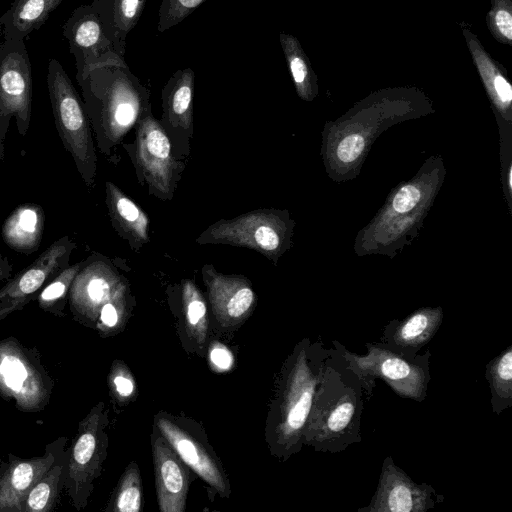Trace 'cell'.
<instances>
[{
	"mask_svg": "<svg viewBox=\"0 0 512 512\" xmlns=\"http://www.w3.org/2000/svg\"><path fill=\"white\" fill-rule=\"evenodd\" d=\"M441 323V313L419 311L399 324H390L384 332L385 343H380L403 356L414 357L437 331Z\"/></svg>",
	"mask_w": 512,
	"mask_h": 512,
	"instance_id": "cell-22",
	"label": "cell"
},
{
	"mask_svg": "<svg viewBox=\"0 0 512 512\" xmlns=\"http://www.w3.org/2000/svg\"><path fill=\"white\" fill-rule=\"evenodd\" d=\"M181 300L189 336L197 344L204 345L208 330L207 306L201 291L193 280H182Z\"/></svg>",
	"mask_w": 512,
	"mask_h": 512,
	"instance_id": "cell-26",
	"label": "cell"
},
{
	"mask_svg": "<svg viewBox=\"0 0 512 512\" xmlns=\"http://www.w3.org/2000/svg\"><path fill=\"white\" fill-rule=\"evenodd\" d=\"M107 424L108 411L98 402L79 422L76 437L66 449L63 488L78 511L87 506L94 481L101 474L107 456Z\"/></svg>",
	"mask_w": 512,
	"mask_h": 512,
	"instance_id": "cell-7",
	"label": "cell"
},
{
	"mask_svg": "<svg viewBox=\"0 0 512 512\" xmlns=\"http://www.w3.org/2000/svg\"><path fill=\"white\" fill-rule=\"evenodd\" d=\"M63 0H14L0 17L4 40L24 41L38 30Z\"/></svg>",
	"mask_w": 512,
	"mask_h": 512,
	"instance_id": "cell-24",
	"label": "cell"
},
{
	"mask_svg": "<svg viewBox=\"0 0 512 512\" xmlns=\"http://www.w3.org/2000/svg\"><path fill=\"white\" fill-rule=\"evenodd\" d=\"M201 271L217 321L223 327L241 323L251 313L256 302L250 280L243 275L218 272L212 264H205Z\"/></svg>",
	"mask_w": 512,
	"mask_h": 512,
	"instance_id": "cell-16",
	"label": "cell"
},
{
	"mask_svg": "<svg viewBox=\"0 0 512 512\" xmlns=\"http://www.w3.org/2000/svg\"><path fill=\"white\" fill-rule=\"evenodd\" d=\"M134 131V141L122 143V146L133 164L139 184L146 186L148 194L157 199L172 200L186 168V160L173 155L171 142L152 110L138 120Z\"/></svg>",
	"mask_w": 512,
	"mask_h": 512,
	"instance_id": "cell-5",
	"label": "cell"
},
{
	"mask_svg": "<svg viewBox=\"0 0 512 512\" xmlns=\"http://www.w3.org/2000/svg\"><path fill=\"white\" fill-rule=\"evenodd\" d=\"M155 427L187 466L215 488L221 496H229V483L210 448L167 416L155 417Z\"/></svg>",
	"mask_w": 512,
	"mask_h": 512,
	"instance_id": "cell-18",
	"label": "cell"
},
{
	"mask_svg": "<svg viewBox=\"0 0 512 512\" xmlns=\"http://www.w3.org/2000/svg\"><path fill=\"white\" fill-rule=\"evenodd\" d=\"M47 87L57 132L70 153L85 185L92 189L97 174V155L93 131L84 102L66 71L56 59H50Z\"/></svg>",
	"mask_w": 512,
	"mask_h": 512,
	"instance_id": "cell-4",
	"label": "cell"
},
{
	"mask_svg": "<svg viewBox=\"0 0 512 512\" xmlns=\"http://www.w3.org/2000/svg\"><path fill=\"white\" fill-rule=\"evenodd\" d=\"M420 191L414 186H405L398 191L393 199V209L398 213L412 210L420 200Z\"/></svg>",
	"mask_w": 512,
	"mask_h": 512,
	"instance_id": "cell-35",
	"label": "cell"
},
{
	"mask_svg": "<svg viewBox=\"0 0 512 512\" xmlns=\"http://www.w3.org/2000/svg\"><path fill=\"white\" fill-rule=\"evenodd\" d=\"M105 203L113 229L138 253L150 242V218L111 181L105 182Z\"/></svg>",
	"mask_w": 512,
	"mask_h": 512,
	"instance_id": "cell-20",
	"label": "cell"
},
{
	"mask_svg": "<svg viewBox=\"0 0 512 512\" xmlns=\"http://www.w3.org/2000/svg\"><path fill=\"white\" fill-rule=\"evenodd\" d=\"M129 292V288L122 291L101 307L95 325L101 336L110 335L125 322Z\"/></svg>",
	"mask_w": 512,
	"mask_h": 512,
	"instance_id": "cell-31",
	"label": "cell"
},
{
	"mask_svg": "<svg viewBox=\"0 0 512 512\" xmlns=\"http://www.w3.org/2000/svg\"><path fill=\"white\" fill-rule=\"evenodd\" d=\"M129 288L114 261L93 252L76 274L68 295L73 319L88 328L95 329L101 307L117 294Z\"/></svg>",
	"mask_w": 512,
	"mask_h": 512,
	"instance_id": "cell-10",
	"label": "cell"
},
{
	"mask_svg": "<svg viewBox=\"0 0 512 512\" xmlns=\"http://www.w3.org/2000/svg\"><path fill=\"white\" fill-rule=\"evenodd\" d=\"M195 73L191 68L177 70L161 91L162 115L159 120L166 132L173 155L186 160L194 133Z\"/></svg>",
	"mask_w": 512,
	"mask_h": 512,
	"instance_id": "cell-14",
	"label": "cell"
},
{
	"mask_svg": "<svg viewBox=\"0 0 512 512\" xmlns=\"http://www.w3.org/2000/svg\"><path fill=\"white\" fill-rule=\"evenodd\" d=\"M77 82L97 149L110 159L138 120L151 110L150 91L125 61L94 68Z\"/></svg>",
	"mask_w": 512,
	"mask_h": 512,
	"instance_id": "cell-1",
	"label": "cell"
},
{
	"mask_svg": "<svg viewBox=\"0 0 512 512\" xmlns=\"http://www.w3.org/2000/svg\"><path fill=\"white\" fill-rule=\"evenodd\" d=\"M62 32L75 58L76 80L94 68L125 61L116 53L91 4L77 7L63 24Z\"/></svg>",
	"mask_w": 512,
	"mask_h": 512,
	"instance_id": "cell-13",
	"label": "cell"
},
{
	"mask_svg": "<svg viewBox=\"0 0 512 512\" xmlns=\"http://www.w3.org/2000/svg\"><path fill=\"white\" fill-rule=\"evenodd\" d=\"M494 412L500 413L511 406L512 400V348L509 346L495 358L487 369Z\"/></svg>",
	"mask_w": 512,
	"mask_h": 512,
	"instance_id": "cell-28",
	"label": "cell"
},
{
	"mask_svg": "<svg viewBox=\"0 0 512 512\" xmlns=\"http://www.w3.org/2000/svg\"><path fill=\"white\" fill-rule=\"evenodd\" d=\"M83 260L68 265L51 279L37 294L35 300L41 310L57 317H64L71 284Z\"/></svg>",
	"mask_w": 512,
	"mask_h": 512,
	"instance_id": "cell-27",
	"label": "cell"
},
{
	"mask_svg": "<svg viewBox=\"0 0 512 512\" xmlns=\"http://www.w3.org/2000/svg\"><path fill=\"white\" fill-rule=\"evenodd\" d=\"M210 361L216 369L224 371L231 368L233 356L224 345L215 343L210 348Z\"/></svg>",
	"mask_w": 512,
	"mask_h": 512,
	"instance_id": "cell-36",
	"label": "cell"
},
{
	"mask_svg": "<svg viewBox=\"0 0 512 512\" xmlns=\"http://www.w3.org/2000/svg\"><path fill=\"white\" fill-rule=\"evenodd\" d=\"M433 490L425 485L418 486L393 462L383 465V472L371 507L367 510L410 512L423 511L433 506Z\"/></svg>",
	"mask_w": 512,
	"mask_h": 512,
	"instance_id": "cell-19",
	"label": "cell"
},
{
	"mask_svg": "<svg viewBox=\"0 0 512 512\" xmlns=\"http://www.w3.org/2000/svg\"><path fill=\"white\" fill-rule=\"evenodd\" d=\"M45 213L42 206L25 203L16 207L1 228L4 243L13 251L29 255L36 252L42 241Z\"/></svg>",
	"mask_w": 512,
	"mask_h": 512,
	"instance_id": "cell-21",
	"label": "cell"
},
{
	"mask_svg": "<svg viewBox=\"0 0 512 512\" xmlns=\"http://www.w3.org/2000/svg\"><path fill=\"white\" fill-rule=\"evenodd\" d=\"M77 244L61 236L44 250L30 265L18 272L0 289V321L23 309L39 291L70 262Z\"/></svg>",
	"mask_w": 512,
	"mask_h": 512,
	"instance_id": "cell-12",
	"label": "cell"
},
{
	"mask_svg": "<svg viewBox=\"0 0 512 512\" xmlns=\"http://www.w3.org/2000/svg\"><path fill=\"white\" fill-rule=\"evenodd\" d=\"M147 0H93L102 27L116 53L124 58L126 37L138 23Z\"/></svg>",
	"mask_w": 512,
	"mask_h": 512,
	"instance_id": "cell-23",
	"label": "cell"
},
{
	"mask_svg": "<svg viewBox=\"0 0 512 512\" xmlns=\"http://www.w3.org/2000/svg\"><path fill=\"white\" fill-rule=\"evenodd\" d=\"M368 347L370 351L366 356L348 355L352 358L348 360L344 355L364 386L370 378L381 377L398 394L419 401L423 399L430 379L427 358L429 354L419 359L416 356L408 359L407 356L391 351L381 344Z\"/></svg>",
	"mask_w": 512,
	"mask_h": 512,
	"instance_id": "cell-11",
	"label": "cell"
},
{
	"mask_svg": "<svg viewBox=\"0 0 512 512\" xmlns=\"http://www.w3.org/2000/svg\"><path fill=\"white\" fill-rule=\"evenodd\" d=\"M494 22L498 31L507 39L512 38V16L509 11L500 9L494 16Z\"/></svg>",
	"mask_w": 512,
	"mask_h": 512,
	"instance_id": "cell-37",
	"label": "cell"
},
{
	"mask_svg": "<svg viewBox=\"0 0 512 512\" xmlns=\"http://www.w3.org/2000/svg\"><path fill=\"white\" fill-rule=\"evenodd\" d=\"M152 450L157 501L161 512H183L189 488L187 465L156 428Z\"/></svg>",
	"mask_w": 512,
	"mask_h": 512,
	"instance_id": "cell-17",
	"label": "cell"
},
{
	"mask_svg": "<svg viewBox=\"0 0 512 512\" xmlns=\"http://www.w3.org/2000/svg\"><path fill=\"white\" fill-rule=\"evenodd\" d=\"M142 505V486L138 467L131 463L122 475L113 494L108 511L138 512Z\"/></svg>",
	"mask_w": 512,
	"mask_h": 512,
	"instance_id": "cell-29",
	"label": "cell"
},
{
	"mask_svg": "<svg viewBox=\"0 0 512 512\" xmlns=\"http://www.w3.org/2000/svg\"><path fill=\"white\" fill-rule=\"evenodd\" d=\"M32 115V67L24 41L4 40L0 45V161L10 121L21 136L28 132Z\"/></svg>",
	"mask_w": 512,
	"mask_h": 512,
	"instance_id": "cell-9",
	"label": "cell"
},
{
	"mask_svg": "<svg viewBox=\"0 0 512 512\" xmlns=\"http://www.w3.org/2000/svg\"><path fill=\"white\" fill-rule=\"evenodd\" d=\"M362 388V379L344 354L327 352L303 442L321 451L337 452L359 441Z\"/></svg>",
	"mask_w": 512,
	"mask_h": 512,
	"instance_id": "cell-2",
	"label": "cell"
},
{
	"mask_svg": "<svg viewBox=\"0 0 512 512\" xmlns=\"http://www.w3.org/2000/svg\"><path fill=\"white\" fill-rule=\"evenodd\" d=\"M327 352L319 344L301 343L286 363L267 431L274 447L287 455L303 442Z\"/></svg>",
	"mask_w": 512,
	"mask_h": 512,
	"instance_id": "cell-3",
	"label": "cell"
},
{
	"mask_svg": "<svg viewBox=\"0 0 512 512\" xmlns=\"http://www.w3.org/2000/svg\"><path fill=\"white\" fill-rule=\"evenodd\" d=\"M109 386L119 399H126L134 392V381L127 369L115 362L109 374Z\"/></svg>",
	"mask_w": 512,
	"mask_h": 512,
	"instance_id": "cell-33",
	"label": "cell"
},
{
	"mask_svg": "<svg viewBox=\"0 0 512 512\" xmlns=\"http://www.w3.org/2000/svg\"><path fill=\"white\" fill-rule=\"evenodd\" d=\"M280 42L298 93L305 97L309 86V69L301 47L294 37L284 33L280 34Z\"/></svg>",
	"mask_w": 512,
	"mask_h": 512,
	"instance_id": "cell-30",
	"label": "cell"
},
{
	"mask_svg": "<svg viewBox=\"0 0 512 512\" xmlns=\"http://www.w3.org/2000/svg\"><path fill=\"white\" fill-rule=\"evenodd\" d=\"M206 0H162L159 9L158 32H164L182 22Z\"/></svg>",
	"mask_w": 512,
	"mask_h": 512,
	"instance_id": "cell-32",
	"label": "cell"
},
{
	"mask_svg": "<svg viewBox=\"0 0 512 512\" xmlns=\"http://www.w3.org/2000/svg\"><path fill=\"white\" fill-rule=\"evenodd\" d=\"M66 463V449L62 447L49 469L29 491L24 499L21 512H49L63 488V474Z\"/></svg>",
	"mask_w": 512,
	"mask_h": 512,
	"instance_id": "cell-25",
	"label": "cell"
},
{
	"mask_svg": "<svg viewBox=\"0 0 512 512\" xmlns=\"http://www.w3.org/2000/svg\"><path fill=\"white\" fill-rule=\"evenodd\" d=\"M493 88L497 97L502 103L509 104L512 99V88L508 81L499 73H496L492 79Z\"/></svg>",
	"mask_w": 512,
	"mask_h": 512,
	"instance_id": "cell-38",
	"label": "cell"
},
{
	"mask_svg": "<svg viewBox=\"0 0 512 512\" xmlns=\"http://www.w3.org/2000/svg\"><path fill=\"white\" fill-rule=\"evenodd\" d=\"M67 438L59 437L48 443L44 454L20 458L12 453L0 463V512H21L24 499L54 462Z\"/></svg>",
	"mask_w": 512,
	"mask_h": 512,
	"instance_id": "cell-15",
	"label": "cell"
},
{
	"mask_svg": "<svg viewBox=\"0 0 512 512\" xmlns=\"http://www.w3.org/2000/svg\"><path fill=\"white\" fill-rule=\"evenodd\" d=\"M13 271V264L11 260L0 254V282L11 278Z\"/></svg>",
	"mask_w": 512,
	"mask_h": 512,
	"instance_id": "cell-39",
	"label": "cell"
},
{
	"mask_svg": "<svg viewBox=\"0 0 512 512\" xmlns=\"http://www.w3.org/2000/svg\"><path fill=\"white\" fill-rule=\"evenodd\" d=\"M364 139L359 134H350L343 138L337 147V156L340 161L350 163L363 151Z\"/></svg>",
	"mask_w": 512,
	"mask_h": 512,
	"instance_id": "cell-34",
	"label": "cell"
},
{
	"mask_svg": "<svg viewBox=\"0 0 512 512\" xmlns=\"http://www.w3.org/2000/svg\"><path fill=\"white\" fill-rule=\"evenodd\" d=\"M290 225L284 211L256 209L219 219L196 238L199 245L222 244L253 250L274 264L289 245Z\"/></svg>",
	"mask_w": 512,
	"mask_h": 512,
	"instance_id": "cell-6",
	"label": "cell"
},
{
	"mask_svg": "<svg viewBox=\"0 0 512 512\" xmlns=\"http://www.w3.org/2000/svg\"><path fill=\"white\" fill-rule=\"evenodd\" d=\"M54 380L39 351L13 336L0 341V397L22 412H39L49 404Z\"/></svg>",
	"mask_w": 512,
	"mask_h": 512,
	"instance_id": "cell-8",
	"label": "cell"
}]
</instances>
